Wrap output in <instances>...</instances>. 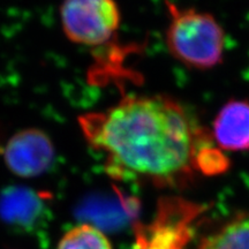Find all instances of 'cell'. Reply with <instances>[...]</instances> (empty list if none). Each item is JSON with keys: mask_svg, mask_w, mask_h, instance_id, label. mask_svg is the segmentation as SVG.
I'll list each match as a JSON object with an SVG mask.
<instances>
[{"mask_svg": "<svg viewBox=\"0 0 249 249\" xmlns=\"http://www.w3.org/2000/svg\"><path fill=\"white\" fill-rule=\"evenodd\" d=\"M54 145L45 132L37 128L18 130L6 142L2 157L8 170L20 178L42 176L54 160Z\"/></svg>", "mask_w": 249, "mask_h": 249, "instance_id": "4", "label": "cell"}, {"mask_svg": "<svg viewBox=\"0 0 249 249\" xmlns=\"http://www.w3.org/2000/svg\"><path fill=\"white\" fill-rule=\"evenodd\" d=\"M167 6L171 20L166 44L171 53L187 66L200 70L219 64L224 51V33L214 18L195 9Z\"/></svg>", "mask_w": 249, "mask_h": 249, "instance_id": "2", "label": "cell"}, {"mask_svg": "<svg viewBox=\"0 0 249 249\" xmlns=\"http://www.w3.org/2000/svg\"><path fill=\"white\" fill-rule=\"evenodd\" d=\"M79 124L113 178L172 185L196 167L198 130L165 96H130L105 111L83 114Z\"/></svg>", "mask_w": 249, "mask_h": 249, "instance_id": "1", "label": "cell"}, {"mask_svg": "<svg viewBox=\"0 0 249 249\" xmlns=\"http://www.w3.org/2000/svg\"><path fill=\"white\" fill-rule=\"evenodd\" d=\"M57 249H112V245L101 229L85 223L65 233Z\"/></svg>", "mask_w": 249, "mask_h": 249, "instance_id": "9", "label": "cell"}, {"mask_svg": "<svg viewBox=\"0 0 249 249\" xmlns=\"http://www.w3.org/2000/svg\"><path fill=\"white\" fill-rule=\"evenodd\" d=\"M165 210L160 211L155 223L142 233L141 249H186L188 242L189 217L195 211L177 209V202H166Z\"/></svg>", "mask_w": 249, "mask_h": 249, "instance_id": "5", "label": "cell"}, {"mask_svg": "<svg viewBox=\"0 0 249 249\" xmlns=\"http://www.w3.org/2000/svg\"><path fill=\"white\" fill-rule=\"evenodd\" d=\"M60 20L65 35L73 43L101 46L116 35L121 15L110 0H71L61 5Z\"/></svg>", "mask_w": 249, "mask_h": 249, "instance_id": "3", "label": "cell"}, {"mask_svg": "<svg viewBox=\"0 0 249 249\" xmlns=\"http://www.w3.org/2000/svg\"><path fill=\"white\" fill-rule=\"evenodd\" d=\"M44 196L24 186H9L0 193V219L12 226L30 229L45 213Z\"/></svg>", "mask_w": 249, "mask_h": 249, "instance_id": "6", "label": "cell"}, {"mask_svg": "<svg viewBox=\"0 0 249 249\" xmlns=\"http://www.w3.org/2000/svg\"><path fill=\"white\" fill-rule=\"evenodd\" d=\"M198 249H249V213L230 220L207 236Z\"/></svg>", "mask_w": 249, "mask_h": 249, "instance_id": "8", "label": "cell"}, {"mask_svg": "<svg viewBox=\"0 0 249 249\" xmlns=\"http://www.w3.org/2000/svg\"><path fill=\"white\" fill-rule=\"evenodd\" d=\"M213 136L222 149L249 150V102L231 101L213 121Z\"/></svg>", "mask_w": 249, "mask_h": 249, "instance_id": "7", "label": "cell"}]
</instances>
